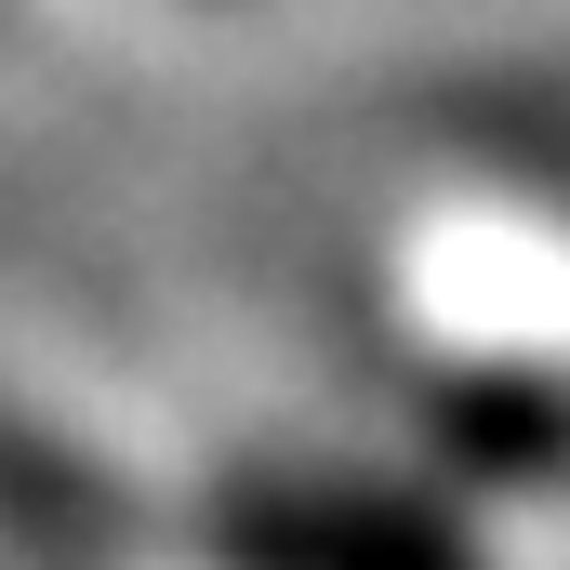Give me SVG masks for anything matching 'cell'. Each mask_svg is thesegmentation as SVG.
Here are the masks:
<instances>
[{
    "label": "cell",
    "mask_w": 570,
    "mask_h": 570,
    "mask_svg": "<svg viewBox=\"0 0 570 570\" xmlns=\"http://www.w3.org/2000/svg\"><path fill=\"white\" fill-rule=\"evenodd\" d=\"M0 518H13L27 544H53V570H94V558H107V491H94L67 451L13 438V425H0Z\"/></svg>",
    "instance_id": "3"
},
{
    "label": "cell",
    "mask_w": 570,
    "mask_h": 570,
    "mask_svg": "<svg viewBox=\"0 0 570 570\" xmlns=\"http://www.w3.org/2000/svg\"><path fill=\"white\" fill-rule=\"evenodd\" d=\"M226 570H478L464 531L412 491H358V478H253L213 518Z\"/></svg>",
    "instance_id": "1"
},
{
    "label": "cell",
    "mask_w": 570,
    "mask_h": 570,
    "mask_svg": "<svg viewBox=\"0 0 570 570\" xmlns=\"http://www.w3.org/2000/svg\"><path fill=\"white\" fill-rule=\"evenodd\" d=\"M425 425H438V451H451L464 478H504V491L570 478V399L531 385V372H464V385H438Z\"/></svg>",
    "instance_id": "2"
}]
</instances>
